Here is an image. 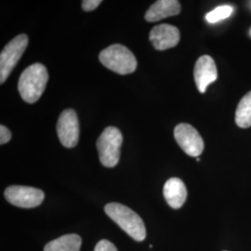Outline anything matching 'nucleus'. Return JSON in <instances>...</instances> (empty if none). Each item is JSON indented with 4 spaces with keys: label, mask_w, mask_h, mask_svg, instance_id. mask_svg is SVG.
Instances as JSON below:
<instances>
[{
    "label": "nucleus",
    "mask_w": 251,
    "mask_h": 251,
    "mask_svg": "<svg viewBox=\"0 0 251 251\" xmlns=\"http://www.w3.org/2000/svg\"><path fill=\"white\" fill-rule=\"evenodd\" d=\"M49 81L47 68L41 63H34L22 73L18 90L22 99L28 103H35L42 96Z\"/></svg>",
    "instance_id": "1"
},
{
    "label": "nucleus",
    "mask_w": 251,
    "mask_h": 251,
    "mask_svg": "<svg viewBox=\"0 0 251 251\" xmlns=\"http://www.w3.org/2000/svg\"><path fill=\"white\" fill-rule=\"evenodd\" d=\"M104 211L131 238L138 242L145 239L144 221L132 209L119 203H110L104 207Z\"/></svg>",
    "instance_id": "2"
},
{
    "label": "nucleus",
    "mask_w": 251,
    "mask_h": 251,
    "mask_svg": "<svg viewBox=\"0 0 251 251\" xmlns=\"http://www.w3.org/2000/svg\"><path fill=\"white\" fill-rule=\"evenodd\" d=\"M99 60L109 70L119 75L134 72L138 64L134 54L121 44H115L104 49L100 53Z\"/></svg>",
    "instance_id": "3"
},
{
    "label": "nucleus",
    "mask_w": 251,
    "mask_h": 251,
    "mask_svg": "<svg viewBox=\"0 0 251 251\" xmlns=\"http://www.w3.org/2000/svg\"><path fill=\"white\" fill-rule=\"evenodd\" d=\"M123 136L121 131L115 126L106 127L97 141L100 161L106 168L116 167L121 152Z\"/></svg>",
    "instance_id": "4"
},
{
    "label": "nucleus",
    "mask_w": 251,
    "mask_h": 251,
    "mask_svg": "<svg viewBox=\"0 0 251 251\" xmlns=\"http://www.w3.org/2000/svg\"><path fill=\"white\" fill-rule=\"evenodd\" d=\"M28 46V37L22 34L10 40L0 54V83L3 84L17 65Z\"/></svg>",
    "instance_id": "5"
},
{
    "label": "nucleus",
    "mask_w": 251,
    "mask_h": 251,
    "mask_svg": "<svg viewBox=\"0 0 251 251\" xmlns=\"http://www.w3.org/2000/svg\"><path fill=\"white\" fill-rule=\"evenodd\" d=\"M4 196L11 205L24 208L38 206L45 198L43 191L40 189L21 185L9 186L5 190Z\"/></svg>",
    "instance_id": "6"
},
{
    "label": "nucleus",
    "mask_w": 251,
    "mask_h": 251,
    "mask_svg": "<svg viewBox=\"0 0 251 251\" xmlns=\"http://www.w3.org/2000/svg\"><path fill=\"white\" fill-rule=\"evenodd\" d=\"M57 133L61 144L66 148L75 147L79 140V123L75 110H64L58 119Z\"/></svg>",
    "instance_id": "7"
},
{
    "label": "nucleus",
    "mask_w": 251,
    "mask_h": 251,
    "mask_svg": "<svg viewBox=\"0 0 251 251\" xmlns=\"http://www.w3.org/2000/svg\"><path fill=\"white\" fill-rule=\"evenodd\" d=\"M174 137L179 147L190 156L198 157L203 152L204 141L193 126L186 123L176 126Z\"/></svg>",
    "instance_id": "8"
},
{
    "label": "nucleus",
    "mask_w": 251,
    "mask_h": 251,
    "mask_svg": "<svg viewBox=\"0 0 251 251\" xmlns=\"http://www.w3.org/2000/svg\"><path fill=\"white\" fill-rule=\"evenodd\" d=\"M194 75L198 90L201 93H205L207 86L216 81L218 77L214 60L208 55L201 56L195 65Z\"/></svg>",
    "instance_id": "9"
},
{
    "label": "nucleus",
    "mask_w": 251,
    "mask_h": 251,
    "mask_svg": "<svg viewBox=\"0 0 251 251\" xmlns=\"http://www.w3.org/2000/svg\"><path fill=\"white\" fill-rule=\"evenodd\" d=\"M150 41L155 50H166L178 45L179 31L171 25H160L153 27L150 32Z\"/></svg>",
    "instance_id": "10"
},
{
    "label": "nucleus",
    "mask_w": 251,
    "mask_h": 251,
    "mask_svg": "<svg viewBox=\"0 0 251 251\" xmlns=\"http://www.w3.org/2000/svg\"><path fill=\"white\" fill-rule=\"evenodd\" d=\"M180 4L177 0H158L154 2L145 13V20L149 23L176 16L180 12Z\"/></svg>",
    "instance_id": "11"
},
{
    "label": "nucleus",
    "mask_w": 251,
    "mask_h": 251,
    "mask_svg": "<svg viewBox=\"0 0 251 251\" xmlns=\"http://www.w3.org/2000/svg\"><path fill=\"white\" fill-rule=\"evenodd\" d=\"M163 194L167 203L175 209L181 207L187 198L185 184L179 178H171L167 180L163 188Z\"/></svg>",
    "instance_id": "12"
},
{
    "label": "nucleus",
    "mask_w": 251,
    "mask_h": 251,
    "mask_svg": "<svg viewBox=\"0 0 251 251\" xmlns=\"http://www.w3.org/2000/svg\"><path fill=\"white\" fill-rule=\"evenodd\" d=\"M81 237L75 233L65 234L55 240L48 243L44 251H79Z\"/></svg>",
    "instance_id": "13"
},
{
    "label": "nucleus",
    "mask_w": 251,
    "mask_h": 251,
    "mask_svg": "<svg viewBox=\"0 0 251 251\" xmlns=\"http://www.w3.org/2000/svg\"><path fill=\"white\" fill-rule=\"evenodd\" d=\"M235 123L242 128L251 126V91L243 97L237 106L235 112Z\"/></svg>",
    "instance_id": "14"
},
{
    "label": "nucleus",
    "mask_w": 251,
    "mask_h": 251,
    "mask_svg": "<svg viewBox=\"0 0 251 251\" xmlns=\"http://www.w3.org/2000/svg\"><path fill=\"white\" fill-rule=\"evenodd\" d=\"M233 12V8L231 6L225 5V6H220L217 7L216 9L209 11L206 15V22L209 24H216L220 21H223L225 19L228 18L231 16Z\"/></svg>",
    "instance_id": "15"
},
{
    "label": "nucleus",
    "mask_w": 251,
    "mask_h": 251,
    "mask_svg": "<svg viewBox=\"0 0 251 251\" xmlns=\"http://www.w3.org/2000/svg\"><path fill=\"white\" fill-rule=\"evenodd\" d=\"M94 251H117V250L113 243L103 239L97 243Z\"/></svg>",
    "instance_id": "16"
},
{
    "label": "nucleus",
    "mask_w": 251,
    "mask_h": 251,
    "mask_svg": "<svg viewBox=\"0 0 251 251\" xmlns=\"http://www.w3.org/2000/svg\"><path fill=\"white\" fill-rule=\"evenodd\" d=\"M11 139V133L9 128L4 125L0 126V144H8Z\"/></svg>",
    "instance_id": "17"
},
{
    "label": "nucleus",
    "mask_w": 251,
    "mask_h": 251,
    "mask_svg": "<svg viewBox=\"0 0 251 251\" xmlns=\"http://www.w3.org/2000/svg\"><path fill=\"white\" fill-rule=\"evenodd\" d=\"M101 3V0H84L82 2V9L85 11H92L97 9Z\"/></svg>",
    "instance_id": "18"
}]
</instances>
